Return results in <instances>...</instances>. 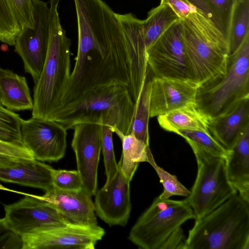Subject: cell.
Segmentation results:
<instances>
[{"label": "cell", "mask_w": 249, "mask_h": 249, "mask_svg": "<svg viewBox=\"0 0 249 249\" xmlns=\"http://www.w3.org/2000/svg\"><path fill=\"white\" fill-rule=\"evenodd\" d=\"M22 194L25 195L22 198L4 206L2 218L6 228L20 237L71 223L50 203L32 194Z\"/></svg>", "instance_id": "obj_9"}, {"label": "cell", "mask_w": 249, "mask_h": 249, "mask_svg": "<svg viewBox=\"0 0 249 249\" xmlns=\"http://www.w3.org/2000/svg\"><path fill=\"white\" fill-rule=\"evenodd\" d=\"M135 108L127 89L113 85L98 89L78 104L58 111L51 120L66 130L81 123L108 125L120 137L130 133Z\"/></svg>", "instance_id": "obj_5"}, {"label": "cell", "mask_w": 249, "mask_h": 249, "mask_svg": "<svg viewBox=\"0 0 249 249\" xmlns=\"http://www.w3.org/2000/svg\"><path fill=\"white\" fill-rule=\"evenodd\" d=\"M186 0L196 12L203 15L212 23L228 44L232 13L236 0Z\"/></svg>", "instance_id": "obj_23"}, {"label": "cell", "mask_w": 249, "mask_h": 249, "mask_svg": "<svg viewBox=\"0 0 249 249\" xmlns=\"http://www.w3.org/2000/svg\"><path fill=\"white\" fill-rule=\"evenodd\" d=\"M0 103L11 110L32 109L33 100L25 77L0 67Z\"/></svg>", "instance_id": "obj_21"}, {"label": "cell", "mask_w": 249, "mask_h": 249, "mask_svg": "<svg viewBox=\"0 0 249 249\" xmlns=\"http://www.w3.org/2000/svg\"><path fill=\"white\" fill-rule=\"evenodd\" d=\"M114 128L108 125L102 124V151L104 157L105 172L107 177L105 185L109 183L118 170L113 148L112 135Z\"/></svg>", "instance_id": "obj_32"}, {"label": "cell", "mask_w": 249, "mask_h": 249, "mask_svg": "<svg viewBox=\"0 0 249 249\" xmlns=\"http://www.w3.org/2000/svg\"><path fill=\"white\" fill-rule=\"evenodd\" d=\"M60 0H50V35L45 62L33 89L32 117L51 120L58 110L71 75V41L63 29L58 7Z\"/></svg>", "instance_id": "obj_2"}, {"label": "cell", "mask_w": 249, "mask_h": 249, "mask_svg": "<svg viewBox=\"0 0 249 249\" xmlns=\"http://www.w3.org/2000/svg\"><path fill=\"white\" fill-rule=\"evenodd\" d=\"M160 3L168 4L180 19L196 12L186 0H160Z\"/></svg>", "instance_id": "obj_38"}, {"label": "cell", "mask_w": 249, "mask_h": 249, "mask_svg": "<svg viewBox=\"0 0 249 249\" xmlns=\"http://www.w3.org/2000/svg\"><path fill=\"white\" fill-rule=\"evenodd\" d=\"M249 34V0H236L229 38V54L239 47Z\"/></svg>", "instance_id": "obj_27"}, {"label": "cell", "mask_w": 249, "mask_h": 249, "mask_svg": "<svg viewBox=\"0 0 249 249\" xmlns=\"http://www.w3.org/2000/svg\"><path fill=\"white\" fill-rule=\"evenodd\" d=\"M229 180L237 194L249 202V126L225 158Z\"/></svg>", "instance_id": "obj_20"}, {"label": "cell", "mask_w": 249, "mask_h": 249, "mask_svg": "<svg viewBox=\"0 0 249 249\" xmlns=\"http://www.w3.org/2000/svg\"><path fill=\"white\" fill-rule=\"evenodd\" d=\"M34 28L21 27L14 45L15 52L21 58L25 72L36 83L47 57L50 35V9L46 2L32 0Z\"/></svg>", "instance_id": "obj_10"}, {"label": "cell", "mask_w": 249, "mask_h": 249, "mask_svg": "<svg viewBox=\"0 0 249 249\" xmlns=\"http://www.w3.org/2000/svg\"><path fill=\"white\" fill-rule=\"evenodd\" d=\"M195 155L197 171L190 194L185 200L198 220L237 194L230 183L225 159L214 156L189 143Z\"/></svg>", "instance_id": "obj_7"}, {"label": "cell", "mask_w": 249, "mask_h": 249, "mask_svg": "<svg viewBox=\"0 0 249 249\" xmlns=\"http://www.w3.org/2000/svg\"><path fill=\"white\" fill-rule=\"evenodd\" d=\"M18 18L22 26L34 28V20L33 14L32 0H10Z\"/></svg>", "instance_id": "obj_34"}, {"label": "cell", "mask_w": 249, "mask_h": 249, "mask_svg": "<svg viewBox=\"0 0 249 249\" xmlns=\"http://www.w3.org/2000/svg\"><path fill=\"white\" fill-rule=\"evenodd\" d=\"M199 85L189 79L153 76L150 98V118L163 115L196 103Z\"/></svg>", "instance_id": "obj_16"}, {"label": "cell", "mask_w": 249, "mask_h": 249, "mask_svg": "<svg viewBox=\"0 0 249 249\" xmlns=\"http://www.w3.org/2000/svg\"><path fill=\"white\" fill-rule=\"evenodd\" d=\"M53 186L67 191L78 190L83 188L80 175L77 170L53 169Z\"/></svg>", "instance_id": "obj_33"}, {"label": "cell", "mask_w": 249, "mask_h": 249, "mask_svg": "<svg viewBox=\"0 0 249 249\" xmlns=\"http://www.w3.org/2000/svg\"><path fill=\"white\" fill-rule=\"evenodd\" d=\"M119 138L122 142V154L118 165L124 175L131 181L139 163L147 162L149 145L132 133L122 135Z\"/></svg>", "instance_id": "obj_25"}, {"label": "cell", "mask_w": 249, "mask_h": 249, "mask_svg": "<svg viewBox=\"0 0 249 249\" xmlns=\"http://www.w3.org/2000/svg\"><path fill=\"white\" fill-rule=\"evenodd\" d=\"M249 98L244 99L225 114L210 120L209 132L228 150L249 126Z\"/></svg>", "instance_id": "obj_19"}, {"label": "cell", "mask_w": 249, "mask_h": 249, "mask_svg": "<svg viewBox=\"0 0 249 249\" xmlns=\"http://www.w3.org/2000/svg\"><path fill=\"white\" fill-rule=\"evenodd\" d=\"M159 125L166 131L176 133L178 130L209 131L210 118L191 103L157 116Z\"/></svg>", "instance_id": "obj_22"}, {"label": "cell", "mask_w": 249, "mask_h": 249, "mask_svg": "<svg viewBox=\"0 0 249 249\" xmlns=\"http://www.w3.org/2000/svg\"><path fill=\"white\" fill-rule=\"evenodd\" d=\"M185 249H249V202L237 194L196 220Z\"/></svg>", "instance_id": "obj_3"}, {"label": "cell", "mask_w": 249, "mask_h": 249, "mask_svg": "<svg viewBox=\"0 0 249 249\" xmlns=\"http://www.w3.org/2000/svg\"><path fill=\"white\" fill-rule=\"evenodd\" d=\"M175 133L182 137L188 143H193L214 156L225 158L229 153V150L219 143L209 131L187 130H178Z\"/></svg>", "instance_id": "obj_29"}, {"label": "cell", "mask_w": 249, "mask_h": 249, "mask_svg": "<svg viewBox=\"0 0 249 249\" xmlns=\"http://www.w3.org/2000/svg\"><path fill=\"white\" fill-rule=\"evenodd\" d=\"M185 240L181 227H178L167 237L160 249H185Z\"/></svg>", "instance_id": "obj_37"}, {"label": "cell", "mask_w": 249, "mask_h": 249, "mask_svg": "<svg viewBox=\"0 0 249 249\" xmlns=\"http://www.w3.org/2000/svg\"><path fill=\"white\" fill-rule=\"evenodd\" d=\"M147 162L155 169L163 186V192L158 196L160 199H168L174 196H189L190 191L179 181L176 176L169 173L157 164L150 148L148 151Z\"/></svg>", "instance_id": "obj_31"}, {"label": "cell", "mask_w": 249, "mask_h": 249, "mask_svg": "<svg viewBox=\"0 0 249 249\" xmlns=\"http://www.w3.org/2000/svg\"><path fill=\"white\" fill-rule=\"evenodd\" d=\"M21 30L10 0H0V41L14 46Z\"/></svg>", "instance_id": "obj_28"}, {"label": "cell", "mask_w": 249, "mask_h": 249, "mask_svg": "<svg viewBox=\"0 0 249 249\" xmlns=\"http://www.w3.org/2000/svg\"><path fill=\"white\" fill-rule=\"evenodd\" d=\"M191 219L194 213L185 199L157 196L131 228L128 239L140 249H160L177 228Z\"/></svg>", "instance_id": "obj_8"}, {"label": "cell", "mask_w": 249, "mask_h": 249, "mask_svg": "<svg viewBox=\"0 0 249 249\" xmlns=\"http://www.w3.org/2000/svg\"><path fill=\"white\" fill-rule=\"evenodd\" d=\"M102 124L81 123L75 125L71 147L83 188L91 196L97 190L98 167L102 150Z\"/></svg>", "instance_id": "obj_14"}, {"label": "cell", "mask_w": 249, "mask_h": 249, "mask_svg": "<svg viewBox=\"0 0 249 249\" xmlns=\"http://www.w3.org/2000/svg\"><path fill=\"white\" fill-rule=\"evenodd\" d=\"M22 120L18 114L0 103V140L23 145L21 135Z\"/></svg>", "instance_id": "obj_30"}, {"label": "cell", "mask_w": 249, "mask_h": 249, "mask_svg": "<svg viewBox=\"0 0 249 249\" xmlns=\"http://www.w3.org/2000/svg\"><path fill=\"white\" fill-rule=\"evenodd\" d=\"M21 238L9 230L3 219H0V249H21Z\"/></svg>", "instance_id": "obj_36"}, {"label": "cell", "mask_w": 249, "mask_h": 249, "mask_svg": "<svg viewBox=\"0 0 249 249\" xmlns=\"http://www.w3.org/2000/svg\"><path fill=\"white\" fill-rule=\"evenodd\" d=\"M179 19L167 4L160 3L148 12L146 18L142 20L143 35L147 53L162 33Z\"/></svg>", "instance_id": "obj_24"}, {"label": "cell", "mask_w": 249, "mask_h": 249, "mask_svg": "<svg viewBox=\"0 0 249 249\" xmlns=\"http://www.w3.org/2000/svg\"><path fill=\"white\" fill-rule=\"evenodd\" d=\"M147 64L155 77L188 79L180 19L166 29L151 47Z\"/></svg>", "instance_id": "obj_12"}, {"label": "cell", "mask_w": 249, "mask_h": 249, "mask_svg": "<svg viewBox=\"0 0 249 249\" xmlns=\"http://www.w3.org/2000/svg\"><path fill=\"white\" fill-rule=\"evenodd\" d=\"M153 76L148 68L144 85L135 104L130 131V133L147 145H149L148 123L150 118L151 86Z\"/></svg>", "instance_id": "obj_26"}, {"label": "cell", "mask_w": 249, "mask_h": 249, "mask_svg": "<svg viewBox=\"0 0 249 249\" xmlns=\"http://www.w3.org/2000/svg\"><path fill=\"white\" fill-rule=\"evenodd\" d=\"M53 169L35 159H13L0 164V180L46 192L53 187Z\"/></svg>", "instance_id": "obj_18"}, {"label": "cell", "mask_w": 249, "mask_h": 249, "mask_svg": "<svg viewBox=\"0 0 249 249\" xmlns=\"http://www.w3.org/2000/svg\"><path fill=\"white\" fill-rule=\"evenodd\" d=\"M21 135L23 145L35 160L57 161L65 155L67 130L54 121L34 117L23 120Z\"/></svg>", "instance_id": "obj_13"}, {"label": "cell", "mask_w": 249, "mask_h": 249, "mask_svg": "<svg viewBox=\"0 0 249 249\" xmlns=\"http://www.w3.org/2000/svg\"><path fill=\"white\" fill-rule=\"evenodd\" d=\"M0 190H4V191H11V192H14L18 193H21V192H18V191H13L12 190H10V189H9L8 188L4 187L0 183Z\"/></svg>", "instance_id": "obj_40"}, {"label": "cell", "mask_w": 249, "mask_h": 249, "mask_svg": "<svg viewBox=\"0 0 249 249\" xmlns=\"http://www.w3.org/2000/svg\"><path fill=\"white\" fill-rule=\"evenodd\" d=\"M130 181L118 166L116 174L109 183L96 192L95 213L109 226H124L127 223L131 210Z\"/></svg>", "instance_id": "obj_15"}, {"label": "cell", "mask_w": 249, "mask_h": 249, "mask_svg": "<svg viewBox=\"0 0 249 249\" xmlns=\"http://www.w3.org/2000/svg\"><path fill=\"white\" fill-rule=\"evenodd\" d=\"M13 159L15 158L0 155V164Z\"/></svg>", "instance_id": "obj_39"}, {"label": "cell", "mask_w": 249, "mask_h": 249, "mask_svg": "<svg viewBox=\"0 0 249 249\" xmlns=\"http://www.w3.org/2000/svg\"><path fill=\"white\" fill-rule=\"evenodd\" d=\"M0 155L18 159H34L24 146L0 140Z\"/></svg>", "instance_id": "obj_35"}, {"label": "cell", "mask_w": 249, "mask_h": 249, "mask_svg": "<svg viewBox=\"0 0 249 249\" xmlns=\"http://www.w3.org/2000/svg\"><path fill=\"white\" fill-rule=\"evenodd\" d=\"M249 98V34L228 56L226 72L199 86L196 107L210 119L221 116Z\"/></svg>", "instance_id": "obj_6"}, {"label": "cell", "mask_w": 249, "mask_h": 249, "mask_svg": "<svg viewBox=\"0 0 249 249\" xmlns=\"http://www.w3.org/2000/svg\"><path fill=\"white\" fill-rule=\"evenodd\" d=\"M33 196L51 204L71 223L86 226L98 225L91 196L84 188L67 191L53 187L42 196Z\"/></svg>", "instance_id": "obj_17"}, {"label": "cell", "mask_w": 249, "mask_h": 249, "mask_svg": "<svg viewBox=\"0 0 249 249\" xmlns=\"http://www.w3.org/2000/svg\"><path fill=\"white\" fill-rule=\"evenodd\" d=\"M181 37L188 79L200 86L225 73L228 44L203 15L194 12L181 19Z\"/></svg>", "instance_id": "obj_4"}, {"label": "cell", "mask_w": 249, "mask_h": 249, "mask_svg": "<svg viewBox=\"0 0 249 249\" xmlns=\"http://www.w3.org/2000/svg\"><path fill=\"white\" fill-rule=\"evenodd\" d=\"M105 234L98 225L70 223L22 236L21 249H94Z\"/></svg>", "instance_id": "obj_11"}, {"label": "cell", "mask_w": 249, "mask_h": 249, "mask_svg": "<svg viewBox=\"0 0 249 249\" xmlns=\"http://www.w3.org/2000/svg\"><path fill=\"white\" fill-rule=\"evenodd\" d=\"M78 26L75 65L126 87L135 103L148 71L142 20L115 13L103 0H73Z\"/></svg>", "instance_id": "obj_1"}]
</instances>
